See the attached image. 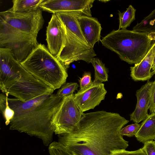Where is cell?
Masks as SVG:
<instances>
[{
	"instance_id": "29",
	"label": "cell",
	"mask_w": 155,
	"mask_h": 155,
	"mask_svg": "<svg viewBox=\"0 0 155 155\" xmlns=\"http://www.w3.org/2000/svg\"><path fill=\"white\" fill-rule=\"evenodd\" d=\"M58 155H75L66 149L62 150Z\"/></svg>"
},
{
	"instance_id": "12",
	"label": "cell",
	"mask_w": 155,
	"mask_h": 155,
	"mask_svg": "<svg viewBox=\"0 0 155 155\" xmlns=\"http://www.w3.org/2000/svg\"><path fill=\"white\" fill-rule=\"evenodd\" d=\"M66 27L56 14H53L47 27L46 40L48 49L57 57L64 43Z\"/></svg>"
},
{
	"instance_id": "18",
	"label": "cell",
	"mask_w": 155,
	"mask_h": 155,
	"mask_svg": "<svg viewBox=\"0 0 155 155\" xmlns=\"http://www.w3.org/2000/svg\"><path fill=\"white\" fill-rule=\"evenodd\" d=\"M44 0H13V6L10 9L17 13H30L40 8V4Z\"/></svg>"
},
{
	"instance_id": "21",
	"label": "cell",
	"mask_w": 155,
	"mask_h": 155,
	"mask_svg": "<svg viewBox=\"0 0 155 155\" xmlns=\"http://www.w3.org/2000/svg\"><path fill=\"white\" fill-rule=\"evenodd\" d=\"M136 10L130 5L126 10L122 12L118 11V15L119 21L118 29H125L129 26L135 18Z\"/></svg>"
},
{
	"instance_id": "31",
	"label": "cell",
	"mask_w": 155,
	"mask_h": 155,
	"mask_svg": "<svg viewBox=\"0 0 155 155\" xmlns=\"http://www.w3.org/2000/svg\"><path fill=\"white\" fill-rule=\"evenodd\" d=\"M110 0H99V1L101 2H102L106 3L107 2L109 1Z\"/></svg>"
},
{
	"instance_id": "7",
	"label": "cell",
	"mask_w": 155,
	"mask_h": 155,
	"mask_svg": "<svg viewBox=\"0 0 155 155\" xmlns=\"http://www.w3.org/2000/svg\"><path fill=\"white\" fill-rule=\"evenodd\" d=\"M83 114L75 101L74 94L63 97L52 120L54 132L60 135L77 130Z\"/></svg>"
},
{
	"instance_id": "26",
	"label": "cell",
	"mask_w": 155,
	"mask_h": 155,
	"mask_svg": "<svg viewBox=\"0 0 155 155\" xmlns=\"http://www.w3.org/2000/svg\"><path fill=\"white\" fill-rule=\"evenodd\" d=\"M111 155H147L142 148L134 151H128L122 149L114 150Z\"/></svg>"
},
{
	"instance_id": "5",
	"label": "cell",
	"mask_w": 155,
	"mask_h": 155,
	"mask_svg": "<svg viewBox=\"0 0 155 155\" xmlns=\"http://www.w3.org/2000/svg\"><path fill=\"white\" fill-rule=\"evenodd\" d=\"M20 63L34 77L54 91L65 83L68 77L67 69L43 44H39Z\"/></svg>"
},
{
	"instance_id": "30",
	"label": "cell",
	"mask_w": 155,
	"mask_h": 155,
	"mask_svg": "<svg viewBox=\"0 0 155 155\" xmlns=\"http://www.w3.org/2000/svg\"><path fill=\"white\" fill-rule=\"evenodd\" d=\"M151 69H152V72L153 74H155V55L153 59Z\"/></svg>"
},
{
	"instance_id": "24",
	"label": "cell",
	"mask_w": 155,
	"mask_h": 155,
	"mask_svg": "<svg viewBox=\"0 0 155 155\" xmlns=\"http://www.w3.org/2000/svg\"><path fill=\"white\" fill-rule=\"evenodd\" d=\"M0 110V112L2 114L5 120L6 125H8L13 118L15 113L14 110L9 106L8 100L6 104Z\"/></svg>"
},
{
	"instance_id": "13",
	"label": "cell",
	"mask_w": 155,
	"mask_h": 155,
	"mask_svg": "<svg viewBox=\"0 0 155 155\" xmlns=\"http://www.w3.org/2000/svg\"><path fill=\"white\" fill-rule=\"evenodd\" d=\"M153 85V81L148 80L136 92L137 104L134 110L130 115V120L134 123L143 121L149 115L148 110Z\"/></svg>"
},
{
	"instance_id": "3",
	"label": "cell",
	"mask_w": 155,
	"mask_h": 155,
	"mask_svg": "<svg viewBox=\"0 0 155 155\" xmlns=\"http://www.w3.org/2000/svg\"><path fill=\"white\" fill-rule=\"evenodd\" d=\"M0 88L25 102L54 90L27 71L14 57L10 49L0 48Z\"/></svg>"
},
{
	"instance_id": "22",
	"label": "cell",
	"mask_w": 155,
	"mask_h": 155,
	"mask_svg": "<svg viewBox=\"0 0 155 155\" xmlns=\"http://www.w3.org/2000/svg\"><path fill=\"white\" fill-rule=\"evenodd\" d=\"M78 86L77 83H65L58 91L56 94L63 98L64 97L74 94V92L77 90Z\"/></svg>"
},
{
	"instance_id": "11",
	"label": "cell",
	"mask_w": 155,
	"mask_h": 155,
	"mask_svg": "<svg viewBox=\"0 0 155 155\" xmlns=\"http://www.w3.org/2000/svg\"><path fill=\"white\" fill-rule=\"evenodd\" d=\"M107 93L102 83L93 82L90 87L74 94L75 101L83 112L93 109L105 98Z\"/></svg>"
},
{
	"instance_id": "9",
	"label": "cell",
	"mask_w": 155,
	"mask_h": 155,
	"mask_svg": "<svg viewBox=\"0 0 155 155\" xmlns=\"http://www.w3.org/2000/svg\"><path fill=\"white\" fill-rule=\"evenodd\" d=\"M93 48L66 28L64 43L57 58L67 69L75 61L82 60L89 63L96 55Z\"/></svg>"
},
{
	"instance_id": "25",
	"label": "cell",
	"mask_w": 155,
	"mask_h": 155,
	"mask_svg": "<svg viewBox=\"0 0 155 155\" xmlns=\"http://www.w3.org/2000/svg\"><path fill=\"white\" fill-rule=\"evenodd\" d=\"M80 90H83L91 87L93 84L91 74L90 72H85L79 80Z\"/></svg>"
},
{
	"instance_id": "4",
	"label": "cell",
	"mask_w": 155,
	"mask_h": 155,
	"mask_svg": "<svg viewBox=\"0 0 155 155\" xmlns=\"http://www.w3.org/2000/svg\"><path fill=\"white\" fill-rule=\"evenodd\" d=\"M155 40V33L126 29L113 30L103 38L102 45L114 52L122 61L130 64L140 63Z\"/></svg>"
},
{
	"instance_id": "20",
	"label": "cell",
	"mask_w": 155,
	"mask_h": 155,
	"mask_svg": "<svg viewBox=\"0 0 155 155\" xmlns=\"http://www.w3.org/2000/svg\"><path fill=\"white\" fill-rule=\"evenodd\" d=\"M94 69L95 78L94 82L102 83L108 81V70L105 64L97 58H94L91 61Z\"/></svg>"
},
{
	"instance_id": "16",
	"label": "cell",
	"mask_w": 155,
	"mask_h": 155,
	"mask_svg": "<svg viewBox=\"0 0 155 155\" xmlns=\"http://www.w3.org/2000/svg\"><path fill=\"white\" fill-rule=\"evenodd\" d=\"M56 14L59 16L68 29L81 40L88 44L82 33L78 20V16L82 14L69 12H61Z\"/></svg>"
},
{
	"instance_id": "8",
	"label": "cell",
	"mask_w": 155,
	"mask_h": 155,
	"mask_svg": "<svg viewBox=\"0 0 155 155\" xmlns=\"http://www.w3.org/2000/svg\"><path fill=\"white\" fill-rule=\"evenodd\" d=\"M37 37L17 31L0 29V48L9 49L21 63L37 47Z\"/></svg>"
},
{
	"instance_id": "10",
	"label": "cell",
	"mask_w": 155,
	"mask_h": 155,
	"mask_svg": "<svg viewBox=\"0 0 155 155\" xmlns=\"http://www.w3.org/2000/svg\"><path fill=\"white\" fill-rule=\"evenodd\" d=\"M94 0H44L39 5L42 10L57 14L61 12H74L91 16V8Z\"/></svg>"
},
{
	"instance_id": "1",
	"label": "cell",
	"mask_w": 155,
	"mask_h": 155,
	"mask_svg": "<svg viewBox=\"0 0 155 155\" xmlns=\"http://www.w3.org/2000/svg\"><path fill=\"white\" fill-rule=\"evenodd\" d=\"M129 122L117 113H83L78 129L58 135V142L75 155H111L128 147L120 131Z\"/></svg>"
},
{
	"instance_id": "6",
	"label": "cell",
	"mask_w": 155,
	"mask_h": 155,
	"mask_svg": "<svg viewBox=\"0 0 155 155\" xmlns=\"http://www.w3.org/2000/svg\"><path fill=\"white\" fill-rule=\"evenodd\" d=\"M44 23L40 8L30 13L15 12L10 9L0 13V29L14 30L37 37Z\"/></svg>"
},
{
	"instance_id": "28",
	"label": "cell",
	"mask_w": 155,
	"mask_h": 155,
	"mask_svg": "<svg viewBox=\"0 0 155 155\" xmlns=\"http://www.w3.org/2000/svg\"><path fill=\"white\" fill-rule=\"evenodd\" d=\"M150 99L149 110L150 114L155 113V78Z\"/></svg>"
},
{
	"instance_id": "15",
	"label": "cell",
	"mask_w": 155,
	"mask_h": 155,
	"mask_svg": "<svg viewBox=\"0 0 155 155\" xmlns=\"http://www.w3.org/2000/svg\"><path fill=\"white\" fill-rule=\"evenodd\" d=\"M155 55V41L152 43L146 55L139 63L130 67V76L135 81L149 80L153 75L151 71Z\"/></svg>"
},
{
	"instance_id": "17",
	"label": "cell",
	"mask_w": 155,
	"mask_h": 155,
	"mask_svg": "<svg viewBox=\"0 0 155 155\" xmlns=\"http://www.w3.org/2000/svg\"><path fill=\"white\" fill-rule=\"evenodd\" d=\"M141 127L135 136L137 140L144 143L155 139V113L149 114L141 124Z\"/></svg>"
},
{
	"instance_id": "23",
	"label": "cell",
	"mask_w": 155,
	"mask_h": 155,
	"mask_svg": "<svg viewBox=\"0 0 155 155\" xmlns=\"http://www.w3.org/2000/svg\"><path fill=\"white\" fill-rule=\"evenodd\" d=\"M141 125V124L136 123L127 125L121 129L120 133L123 136L130 137L135 136L139 130Z\"/></svg>"
},
{
	"instance_id": "14",
	"label": "cell",
	"mask_w": 155,
	"mask_h": 155,
	"mask_svg": "<svg viewBox=\"0 0 155 155\" xmlns=\"http://www.w3.org/2000/svg\"><path fill=\"white\" fill-rule=\"evenodd\" d=\"M78 20L82 33L88 45L94 48L95 44L101 41V25L95 18L81 15Z\"/></svg>"
},
{
	"instance_id": "32",
	"label": "cell",
	"mask_w": 155,
	"mask_h": 155,
	"mask_svg": "<svg viewBox=\"0 0 155 155\" xmlns=\"http://www.w3.org/2000/svg\"><path fill=\"white\" fill-rule=\"evenodd\" d=\"M154 140L155 141V139Z\"/></svg>"
},
{
	"instance_id": "27",
	"label": "cell",
	"mask_w": 155,
	"mask_h": 155,
	"mask_svg": "<svg viewBox=\"0 0 155 155\" xmlns=\"http://www.w3.org/2000/svg\"><path fill=\"white\" fill-rule=\"evenodd\" d=\"M142 149L147 155H155V141L147 140L144 143Z\"/></svg>"
},
{
	"instance_id": "2",
	"label": "cell",
	"mask_w": 155,
	"mask_h": 155,
	"mask_svg": "<svg viewBox=\"0 0 155 155\" xmlns=\"http://www.w3.org/2000/svg\"><path fill=\"white\" fill-rule=\"evenodd\" d=\"M62 99L53 93L25 102L17 98H8L9 105L15 113L9 124L10 130L37 137L48 146L54 133L52 120Z\"/></svg>"
},
{
	"instance_id": "19",
	"label": "cell",
	"mask_w": 155,
	"mask_h": 155,
	"mask_svg": "<svg viewBox=\"0 0 155 155\" xmlns=\"http://www.w3.org/2000/svg\"><path fill=\"white\" fill-rule=\"evenodd\" d=\"M133 31L155 33V9L140 23H137L133 28Z\"/></svg>"
}]
</instances>
